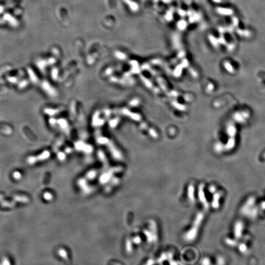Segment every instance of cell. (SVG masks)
I'll return each instance as SVG.
<instances>
[{"label":"cell","mask_w":265,"mask_h":265,"mask_svg":"<svg viewBox=\"0 0 265 265\" xmlns=\"http://www.w3.org/2000/svg\"><path fill=\"white\" fill-rule=\"evenodd\" d=\"M14 205H15L14 202L11 203V202H5L3 203L2 206L3 207H12Z\"/></svg>","instance_id":"5b68a950"},{"label":"cell","mask_w":265,"mask_h":265,"mask_svg":"<svg viewBox=\"0 0 265 265\" xmlns=\"http://www.w3.org/2000/svg\"><path fill=\"white\" fill-rule=\"evenodd\" d=\"M44 198L46 199V200H51L52 197V195L51 193H46L45 195H44Z\"/></svg>","instance_id":"8992f818"},{"label":"cell","mask_w":265,"mask_h":265,"mask_svg":"<svg viewBox=\"0 0 265 265\" xmlns=\"http://www.w3.org/2000/svg\"><path fill=\"white\" fill-rule=\"evenodd\" d=\"M3 198V196H0V200H1Z\"/></svg>","instance_id":"ba28073f"},{"label":"cell","mask_w":265,"mask_h":265,"mask_svg":"<svg viewBox=\"0 0 265 265\" xmlns=\"http://www.w3.org/2000/svg\"><path fill=\"white\" fill-rule=\"evenodd\" d=\"M14 200H16L18 201H22V202H27L28 201V199L27 198V197H25V196H17L14 198Z\"/></svg>","instance_id":"3957f363"},{"label":"cell","mask_w":265,"mask_h":265,"mask_svg":"<svg viewBox=\"0 0 265 265\" xmlns=\"http://www.w3.org/2000/svg\"><path fill=\"white\" fill-rule=\"evenodd\" d=\"M220 198V195L217 193L214 195V198L212 202V206L214 208H217L219 207V199Z\"/></svg>","instance_id":"7a4b0ae2"},{"label":"cell","mask_w":265,"mask_h":265,"mask_svg":"<svg viewBox=\"0 0 265 265\" xmlns=\"http://www.w3.org/2000/svg\"><path fill=\"white\" fill-rule=\"evenodd\" d=\"M213 1H215V2H216V3H219V2H220L221 1V0H213Z\"/></svg>","instance_id":"52a82bcc"},{"label":"cell","mask_w":265,"mask_h":265,"mask_svg":"<svg viewBox=\"0 0 265 265\" xmlns=\"http://www.w3.org/2000/svg\"><path fill=\"white\" fill-rule=\"evenodd\" d=\"M263 207L264 209H265V203H264V205L263 206Z\"/></svg>","instance_id":"9c48e42d"},{"label":"cell","mask_w":265,"mask_h":265,"mask_svg":"<svg viewBox=\"0 0 265 265\" xmlns=\"http://www.w3.org/2000/svg\"><path fill=\"white\" fill-rule=\"evenodd\" d=\"M236 226L238 228V231H236V235H238L237 236H240V235H241V232L242 231V225L241 224H238L236 225Z\"/></svg>","instance_id":"277c9868"},{"label":"cell","mask_w":265,"mask_h":265,"mask_svg":"<svg viewBox=\"0 0 265 265\" xmlns=\"http://www.w3.org/2000/svg\"><path fill=\"white\" fill-rule=\"evenodd\" d=\"M217 11L219 12L220 14H224V15H229V14H231L233 13V11L231 10L224 9V8H218Z\"/></svg>","instance_id":"6da1fadb"}]
</instances>
